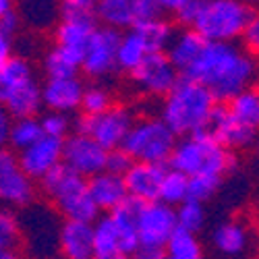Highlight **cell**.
Returning <instances> with one entry per match:
<instances>
[{"instance_id": "obj_1", "label": "cell", "mask_w": 259, "mask_h": 259, "mask_svg": "<svg viewBox=\"0 0 259 259\" xmlns=\"http://www.w3.org/2000/svg\"><path fill=\"white\" fill-rule=\"evenodd\" d=\"M255 60L234 41H207L199 58L183 75L201 83L218 104L230 102L236 94L251 88Z\"/></svg>"}, {"instance_id": "obj_2", "label": "cell", "mask_w": 259, "mask_h": 259, "mask_svg": "<svg viewBox=\"0 0 259 259\" xmlns=\"http://www.w3.org/2000/svg\"><path fill=\"white\" fill-rule=\"evenodd\" d=\"M215 104L218 102L201 83L181 75L175 88L164 96L160 118L177 137L193 135L207 128Z\"/></svg>"}, {"instance_id": "obj_3", "label": "cell", "mask_w": 259, "mask_h": 259, "mask_svg": "<svg viewBox=\"0 0 259 259\" xmlns=\"http://www.w3.org/2000/svg\"><path fill=\"white\" fill-rule=\"evenodd\" d=\"M170 168L183 172L185 177H199V175H215L224 177L228 170L234 168L236 160L213 135L207 131H199L193 135H185L177 139L168 160Z\"/></svg>"}, {"instance_id": "obj_4", "label": "cell", "mask_w": 259, "mask_h": 259, "mask_svg": "<svg viewBox=\"0 0 259 259\" xmlns=\"http://www.w3.org/2000/svg\"><path fill=\"white\" fill-rule=\"evenodd\" d=\"M39 183H41V191L50 197L56 211L64 220L88 222V224H94L98 220L100 209L92 199L88 179H83L71 168L60 164L58 168L48 172Z\"/></svg>"}, {"instance_id": "obj_5", "label": "cell", "mask_w": 259, "mask_h": 259, "mask_svg": "<svg viewBox=\"0 0 259 259\" xmlns=\"http://www.w3.org/2000/svg\"><path fill=\"white\" fill-rule=\"evenodd\" d=\"M253 9L241 0H205V7L195 21V29L205 41H234L243 37Z\"/></svg>"}, {"instance_id": "obj_6", "label": "cell", "mask_w": 259, "mask_h": 259, "mask_svg": "<svg viewBox=\"0 0 259 259\" xmlns=\"http://www.w3.org/2000/svg\"><path fill=\"white\" fill-rule=\"evenodd\" d=\"M177 145V135L162 118H143L133 122L122 149L131 156L133 162L168 164L172 149Z\"/></svg>"}, {"instance_id": "obj_7", "label": "cell", "mask_w": 259, "mask_h": 259, "mask_svg": "<svg viewBox=\"0 0 259 259\" xmlns=\"http://www.w3.org/2000/svg\"><path fill=\"white\" fill-rule=\"evenodd\" d=\"M133 114L124 106H110L106 112L96 116H81L77 120V131L90 135L94 141H98L104 149L122 147L128 131L133 126Z\"/></svg>"}, {"instance_id": "obj_8", "label": "cell", "mask_w": 259, "mask_h": 259, "mask_svg": "<svg viewBox=\"0 0 259 259\" xmlns=\"http://www.w3.org/2000/svg\"><path fill=\"white\" fill-rule=\"evenodd\" d=\"M135 224H137L139 243L145 249H164L172 232L179 228L175 207H170L162 201L139 203L135 213Z\"/></svg>"}, {"instance_id": "obj_9", "label": "cell", "mask_w": 259, "mask_h": 259, "mask_svg": "<svg viewBox=\"0 0 259 259\" xmlns=\"http://www.w3.org/2000/svg\"><path fill=\"white\" fill-rule=\"evenodd\" d=\"M56 215L39 205H27L23 215H19L21 224V243H27L29 251L37 253V257H46L50 253H58V234H50V230H60Z\"/></svg>"}, {"instance_id": "obj_10", "label": "cell", "mask_w": 259, "mask_h": 259, "mask_svg": "<svg viewBox=\"0 0 259 259\" xmlns=\"http://www.w3.org/2000/svg\"><path fill=\"white\" fill-rule=\"evenodd\" d=\"M108 149H104L98 141H94L85 133H71L62 141V164L83 179H92L106 170Z\"/></svg>"}, {"instance_id": "obj_11", "label": "cell", "mask_w": 259, "mask_h": 259, "mask_svg": "<svg viewBox=\"0 0 259 259\" xmlns=\"http://www.w3.org/2000/svg\"><path fill=\"white\" fill-rule=\"evenodd\" d=\"M120 31L100 25L96 33L92 35L88 48L83 54L81 69L83 73L92 79H102L108 77L112 71H116V54H118V41H120Z\"/></svg>"}, {"instance_id": "obj_12", "label": "cell", "mask_w": 259, "mask_h": 259, "mask_svg": "<svg viewBox=\"0 0 259 259\" xmlns=\"http://www.w3.org/2000/svg\"><path fill=\"white\" fill-rule=\"evenodd\" d=\"M33 181L21 168L11 149H0V203L9 207H27L33 201Z\"/></svg>"}, {"instance_id": "obj_13", "label": "cell", "mask_w": 259, "mask_h": 259, "mask_svg": "<svg viewBox=\"0 0 259 259\" xmlns=\"http://www.w3.org/2000/svg\"><path fill=\"white\" fill-rule=\"evenodd\" d=\"M131 77L143 94L164 98L177 85V81L181 79V73L170 62L166 52H156V54H149L131 73Z\"/></svg>"}, {"instance_id": "obj_14", "label": "cell", "mask_w": 259, "mask_h": 259, "mask_svg": "<svg viewBox=\"0 0 259 259\" xmlns=\"http://www.w3.org/2000/svg\"><path fill=\"white\" fill-rule=\"evenodd\" d=\"M96 29L98 25L94 15H62L56 27V48L67 56L83 62L85 48H88Z\"/></svg>"}, {"instance_id": "obj_15", "label": "cell", "mask_w": 259, "mask_h": 259, "mask_svg": "<svg viewBox=\"0 0 259 259\" xmlns=\"http://www.w3.org/2000/svg\"><path fill=\"white\" fill-rule=\"evenodd\" d=\"M19 164L31 181H41L48 172L62 164V141L52 137H41L33 145L19 152Z\"/></svg>"}, {"instance_id": "obj_16", "label": "cell", "mask_w": 259, "mask_h": 259, "mask_svg": "<svg viewBox=\"0 0 259 259\" xmlns=\"http://www.w3.org/2000/svg\"><path fill=\"white\" fill-rule=\"evenodd\" d=\"M164 164H149V162H133L122 179L128 193V199H135L139 203L158 201L160 185L166 175Z\"/></svg>"}, {"instance_id": "obj_17", "label": "cell", "mask_w": 259, "mask_h": 259, "mask_svg": "<svg viewBox=\"0 0 259 259\" xmlns=\"http://www.w3.org/2000/svg\"><path fill=\"white\" fill-rule=\"evenodd\" d=\"M85 85L79 77H62V79H48L41 85V102L48 110L71 114L81 108Z\"/></svg>"}, {"instance_id": "obj_18", "label": "cell", "mask_w": 259, "mask_h": 259, "mask_svg": "<svg viewBox=\"0 0 259 259\" xmlns=\"http://www.w3.org/2000/svg\"><path fill=\"white\" fill-rule=\"evenodd\" d=\"M205 131L209 135H213L226 149L247 147L249 143H253L257 139L255 131H251V128H247L245 124H241L239 120L230 114L226 104H215Z\"/></svg>"}, {"instance_id": "obj_19", "label": "cell", "mask_w": 259, "mask_h": 259, "mask_svg": "<svg viewBox=\"0 0 259 259\" xmlns=\"http://www.w3.org/2000/svg\"><path fill=\"white\" fill-rule=\"evenodd\" d=\"M58 255L62 259H94V230L88 222L64 220L58 232Z\"/></svg>"}, {"instance_id": "obj_20", "label": "cell", "mask_w": 259, "mask_h": 259, "mask_svg": "<svg viewBox=\"0 0 259 259\" xmlns=\"http://www.w3.org/2000/svg\"><path fill=\"white\" fill-rule=\"evenodd\" d=\"M90 181V193L96 207L100 211L110 213L124 205L128 201V193L124 187V179L120 175H112V172H100V175L88 179Z\"/></svg>"}, {"instance_id": "obj_21", "label": "cell", "mask_w": 259, "mask_h": 259, "mask_svg": "<svg viewBox=\"0 0 259 259\" xmlns=\"http://www.w3.org/2000/svg\"><path fill=\"white\" fill-rule=\"evenodd\" d=\"M205 44H207V41L195 29L187 27V29L175 33V37H172L170 46L166 50V56L177 67V71L181 75H185L193 67V62L199 58V54L203 52Z\"/></svg>"}, {"instance_id": "obj_22", "label": "cell", "mask_w": 259, "mask_h": 259, "mask_svg": "<svg viewBox=\"0 0 259 259\" xmlns=\"http://www.w3.org/2000/svg\"><path fill=\"white\" fill-rule=\"evenodd\" d=\"M33 71L29 67V62L21 56H13L3 69H0V104L5 106V102L19 92L23 85L33 81Z\"/></svg>"}, {"instance_id": "obj_23", "label": "cell", "mask_w": 259, "mask_h": 259, "mask_svg": "<svg viewBox=\"0 0 259 259\" xmlns=\"http://www.w3.org/2000/svg\"><path fill=\"white\" fill-rule=\"evenodd\" d=\"M5 108L11 112L13 118L35 116L41 110V108H44V102H41V85L37 83V79L29 81L19 92H15L5 102Z\"/></svg>"}, {"instance_id": "obj_24", "label": "cell", "mask_w": 259, "mask_h": 259, "mask_svg": "<svg viewBox=\"0 0 259 259\" xmlns=\"http://www.w3.org/2000/svg\"><path fill=\"white\" fill-rule=\"evenodd\" d=\"M149 56V50L147 46L143 44V39L139 37V33L128 27L126 33L120 35V41H118V54H116V67L120 71H126V73H133L139 64Z\"/></svg>"}, {"instance_id": "obj_25", "label": "cell", "mask_w": 259, "mask_h": 259, "mask_svg": "<svg viewBox=\"0 0 259 259\" xmlns=\"http://www.w3.org/2000/svg\"><path fill=\"white\" fill-rule=\"evenodd\" d=\"M230 114L251 131H259V90H243L230 102H226Z\"/></svg>"}, {"instance_id": "obj_26", "label": "cell", "mask_w": 259, "mask_h": 259, "mask_svg": "<svg viewBox=\"0 0 259 259\" xmlns=\"http://www.w3.org/2000/svg\"><path fill=\"white\" fill-rule=\"evenodd\" d=\"M133 29L139 33V37L143 39V44L147 46L149 54L156 52H166L172 37H175V27H172L166 19L158 17L154 21H147V23L141 25H133Z\"/></svg>"}, {"instance_id": "obj_27", "label": "cell", "mask_w": 259, "mask_h": 259, "mask_svg": "<svg viewBox=\"0 0 259 259\" xmlns=\"http://www.w3.org/2000/svg\"><path fill=\"white\" fill-rule=\"evenodd\" d=\"M211 243L224 255H239L247 247V230L239 222H222L211 232Z\"/></svg>"}, {"instance_id": "obj_28", "label": "cell", "mask_w": 259, "mask_h": 259, "mask_svg": "<svg viewBox=\"0 0 259 259\" xmlns=\"http://www.w3.org/2000/svg\"><path fill=\"white\" fill-rule=\"evenodd\" d=\"M131 5L133 0H98L94 15L106 27H112V29L133 27Z\"/></svg>"}, {"instance_id": "obj_29", "label": "cell", "mask_w": 259, "mask_h": 259, "mask_svg": "<svg viewBox=\"0 0 259 259\" xmlns=\"http://www.w3.org/2000/svg\"><path fill=\"white\" fill-rule=\"evenodd\" d=\"M164 259H205L201 245L193 232L177 228L164 247Z\"/></svg>"}, {"instance_id": "obj_30", "label": "cell", "mask_w": 259, "mask_h": 259, "mask_svg": "<svg viewBox=\"0 0 259 259\" xmlns=\"http://www.w3.org/2000/svg\"><path fill=\"white\" fill-rule=\"evenodd\" d=\"M92 230H94V249H96V255L120 253L118 230H116L112 213L98 215V220L92 224Z\"/></svg>"}, {"instance_id": "obj_31", "label": "cell", "mask_w": 259, "mask_h": 259, "mask_svg": "<svg viewBox=\"0 0 259 259\" xmlns=\"http://www.w3.org/2000/svg\"><path fill=\"white\" fill-rule=\"evenodd\" d=\"M187 199H189V177H185L183 172L168 168L162 179V185H160L158 201H162L170 207H177Z\"/></svg>"}, {"instance_id": "obj_32", "label": "cell", "mask_w": 259, "mask_h": 259, "mask_svg": "<svg viewBox=\"0 0 259 259\" xmlns=\"http://www.w3.org/2000/svg\"><path fill=\"white\" fill-rule=\"evenodd\" d=\"M41 137H44V131H41L39 118H35V116L15 118L13 126H11V135H9V145L13 149H17V152H23L25 147L33 145Z\"/></svg>"}, {"instance_id": "obj_33", "label": "cell", "mask_w": 259, "mask_h": 259, "mask_svg": "<svg viewBox=\"0 0 259 259\" xmlns=\"http://www.w3.org/2000/svg\"><path fill=\"white\" fill-rule=\"evenodd\" d=\"M81 69V62L67 56L62 50H58L56 46L46 54L44 58V73L48 75V79H62V77H77Z\"/></svg>"}, {"instance_id": "obj_34", "label": "cell", "mask_w": 259, "mask_h": 259, "mask_svg": "<svg viewBox=\"0 0 259 259\" xmlns=\"http://www.w3.org/2000/svg\"><path fill=\"white\" fill-rule=\"evenodd\" d=\"M175 213H177V226L187 230V232L195 234L205 224V207L199 201L187 199V201H183L181 205L175 207Z\"/></svg>"}, {"instance_id": "obj_35", "label": "cell", "mask_w": 259, "mask_h": 259, "mask_svg": "<svg viewBox=\"0 0 259 259\" xmlns=\"http://www.w3.org/2000/svg\"><path fill=\"white\" fill-rule=\"evenodd\" d=\"M112 106V96L104 85H90L83 92V100H81V108L83 116H96L106 112L108 108Z\"/></svg>"}, {"instance_id": "obj_36", "label": "cell", "mask_w": 259, "mask_h": 259, "mask_svg": "<svg viewBox=\"0 0 259 259\" xmlns=\"http://www.w3.org/2000/svg\"><path fill=\"white\" fill-rule=\"evenodd\" d=\"M56 0H21V15L31 25H48L56 15Z\"/></svg>"}, {"instance_id": "obj_37", "label": "cell", "mask_w": 259, "mask_h": 259, "mask_svg": "<svg viewBox=\"0 0 259 259\" xmlns=\"http://www.w3.org/2000/svg\"><path fill=\"white\" fill-rule=\"evenodd\" d=\"M21 245L19 215L11 209H0V251H17Z\"/></svg>"}, {"instance_id": "obj_38", "label": "cell", "mask_w": 259, "mask_h": 259, "mask_svg": "<svg viewBox=\"0 0 259 259\" xmlns=\"http://www.w3.org/2000/svg\"><path fill=\"white\" fill-rule=\"evenodd\" d=\"M39 124H41V131H44L46 137L60 139V141L67 139V137L71 135V128H73L71 114L52 112V110H48L44 116L39 118Z\"/></svg>"}, {"instance_id": "obj_39", "label": "cell", "mask_w": 259, "mask_h": 259, "mask_svg": "<svg viewBox=\"0 0 259 259\" xmlns=\"http://www.w3.org/2000/svg\"><path fill=\"white\" fill-rule=\"evenodd\" d=\"M222 185V177L215 175H199V177H191L189 179V199L193 201H207L215 195V191Z\"/></svg>"}, {"instance_id": "obj_40", "label": "cell", "mask_w": 259, "mask_h": 259, "mask_svg": "<svg viewBox=\"0 0 259 259\" xmlns=\"http://www.w3.org/2000/svg\"><path fill=\"white\" fill-rule=\"evenodd\" d=\"M203 7H205V0H183V5L175 11V17H177V21L181 25L193 27L195 21L199 19Z\"/></svg>"}, {"instance_id": "obj_41", "label": "cell", "mask_w": 259, "mask_h": 259, "mask_svg": "<svg viewBox=\"0 0 259 259\" xmlns=\"http://www.w3.org/2000/svg\"><path fill=\"white\" fill-rule=\"evenodd\" d=\"M131 15H133V25H141L162 17V11L156 7L154 0H133Z\"/></svg>"}, {"instance_id": "obj_42", "label": "cell", "mask_w": 259, "mask_h": 259, "mask_svg": "<svg viewBox=\"0 0 259 259\" xmlns=\"http://www.w3.org/2000/svg\"><path fill=\"white\" fill-rule=\"evenodd\" d=\"M133 160L131 156H128L122 147L118 149H112V152H108V158H106V170L108 172H112V175H124V172L131 168Z\"/></svg>"}, {"instance_id": "obj_43", "label": "cell", "mask_w": 259, "mask_h": 259, "mask_svg": "<svg viewBox=\"0 0 259 259\" xmlns=\"http://www.w3.org/2000/svg\"><path fill=\"white\" fill-rule=\"evenodd\" d=\"M243 44L249 54H259V13H253L249 25L243 33Z\"/></svg>"}, {"instance_id": "obj_44", "label": "cell", "mask_w": 259, "mask_h": 259, "mask_svg": "<svg viewBox=\"0 0 259 259\" xmlns=\"http://www.w3.org/2000/svg\"><path fill=\"white\" fill-rule=\"evenodd\" d=\"M98 0H60L62 15H94Z\"/></svg>"}, {"instance_id": "obj_45", "label": "cell", "mask_w": 259, "mask_h": 259, "mask_svg": "<svg viewBox=\"0 0 259 259\" xmlns=\"http://www.w3.org/2000/svg\"><path fill=\"white\" fill-rule=\"evenodd\" d=\"M13 116L7 108L0 104V149H7L9 145V135H11V126H13Z\"/></svg>"}, {"instance_id": "obj_46", "label": "cell", "mask_w": 259, "mask_h": 259, "mask_svg": "<svg viewBox=\"0 0 259 259\" xmlns=\"http://www.w3.org/2000/svg\"><path fill=\"white\" fill-rule=\"evenodd\" d=\"M11 58H13V41H11V35L0 29V69H3Z\"/></svg>"}, {"instance_id": "obj_47", "label": "cell", "mask_w": 259, "mask_h": 259, "mask_svg": "<svg viewBox=\"0 0 259 259\" xmlns=\"http://www.w3.org/2000/svg\"><path fill=\"white\" fill-rule=\"evenodd\" d=\"M17 27H19V13L17 11H13L11 15H7L3 21H0V29H3L5 33H9V35H13Z\"/></svg>"}, {"instance_id": "obj_48", "label": "cell", "mask_w": 259, "mask_h": 259, "mask_svg": "<svg viewBox=\"0 0 259 259\" xmlns=\"http://www.w3.org/2000/svg\"><path fill=\"white\" fill-rule=\"evenodd\" d=\"M154 3L162 13H175L183 5V0H154Z\"/></svg>"}, {"instance_id": "obj_49", "label": "cell", "mask_w": 259, "mask_h": 259, "mask_svg": "<svg viewBox=\"0 0 259 259\" xmlns=\"http://www.w3.org/2000/svg\"><path fill=\"white\" fill-rule=\"evenodd\" d=\"M15 11V0H0V21Z\"/></svg>"}, {"instance_id": "obj_50", "label": "cell", "mask_w": 259, "mask_h": 259, "mask_svg": "<svg viewBox=\"0 0 259 259\" xmlns=\"http://www.w3.org/2000/svg\"><path fill=\"white\" fill-rule=\"evenodd\" d=\"M0 259H25L19 251H0Z\"/></svg>"}, {"instance_id": "obj_51", "label": "cell", "mask_w": 259, "mask_h": 259, "mask_svg": "<svg viewBox=\"0 0 259 259\" xmlns=\"http://www.w3.org/2000/svg\"><path fill=\"white\" fill-rule=\"evenodd\" d=\"M94 259H131V257H126L122 253H108V255H96Z\"/></svg>"}, {"instance_id": "obj_52", "label": "cell", "mask_w": 259, "mask_h": 259, "mask_svg": "<svg viewBox=\"0 0 259 259\" xmlns=\"http://www.w3.org/2000/svg\"><path fill=\"white\" fill-rule=\"evenodd\" d=\"M241 3H245V5L251 7V5H259V0H241Z\"/></svg>"}, {"instance_id": "obj_53", "label": "cell", "mask_w": 259, "mask_h": 259, "mask_svg": "<svg viewBox=\"0 0 259 259\" xmlns=\"http://www.w3.org/2000/svg\"><path fill=\"white\" fill-rule=\"evenodd\" d=\"M257 147H259V139H257Z\"/></svg>"}]
</instances>
